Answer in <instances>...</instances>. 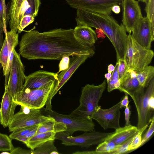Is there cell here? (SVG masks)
Instances as JSON below:
<instances>
[{
  "instance_id": "7bdbcfd3",
  "label": "cell",
  "mask_w": 154,
  "mask_h": 154,
  "mask_svg": "<svg viewBox=\"0 0 154 154\" xmlns=\"http://www.w3.org/2000/svg\"><path fill=\"white\" fill-rule=\"evenodd\" d=\"M119 66V63L116 62L114 70L112 72V76L111 79H119V77L118 68Z\"/></svg>"
},
{
  "instance_id": "ac0fdd59",
  "label": "cell",
  "mask_w": 154,
  "mask_h": 154,
  "mask_svg": "<svg viewBox=\"0 0 154 154\" xmlns=\"http://www.w3.org/2000/svg\"><path fill=\"white\" fill-rule=\"evenodd\" d=\"M18 105L5 88L0 109V123L4 128L8 126L14 116L16 108Z\"/></svg>"
},
{
  "instance_id": "484cf974",
  "label": "cell",
  "mask_w": 154,
  "mask_h": 154,
  "mask_svg": "<svg viewBox=\"0 0 154 154\" xmlns=\"http://www.w3.org/2000/svg\"><path fill=\"white\" fill-rule=\"evenodd\" d=\"M154 67L148 66L143 71L137 73V78L140 85L143 87L147 86L154 78Z\"/></svg>"
},
{
  "instance_id": "9a60e30c",
  "label": "cell",
  "mask_w": 154,
  "mask_h": 154,
  "mask_svg": "<svg viewBox=\"0 0 154 154\" xmlns=\"http://www.w3.org/2000/svg\"><path fill=\"white\" fill-rule=\"evenodd\" d=\"M138 1L122 0V24L129 34L143 17Z\"/></svg>"
},
{
  "instance_id": "f907efd6",
  "label": "cell",
  "mask_w": 154,
  "mask_h": 154,
  "mask_svg": "<svg viewBox=\"0 0 154 154\" xmlns=\"http://www.w3.org/2000/svg\"><path fill=\"white\" fill-rule=\"evenodd\" d=\"M149 0H138V2H140L146 3Z\"/></svg>"
},
{
  "instance_id": "277c9868",
  "label": "cell",
  "mask_w": 154,
  "mask_h": 154,
  "mask_svg": "<svg viewBox=\"0 0 154 154\" xmlns=\"http://www.w3.org/2000/svg\"><path fill=\"white\" fill-rule=\"evenodd\" d=\"M154 56L152 50L146 49L136 42L131 34L128 35L124 60L128 68L137 73L149 66Z\"/></svg>"
},
{
  "instance_id": "c3c4849f",
  "label": "cell",
  "mask_w": 154,
  "mask_h": 154,
  "mask_svg": "<svg viewBox=\"0 0 154 154\" xmlns=\"http://www.w3.org/2000/svg\"><path fill=\"white\" fill-rule=\"evenodd\" d=\"M115 69V66L112 64H110L108 66L107 70L108 72L112 73L114 70Z\"/></svg>"
},
{
  "instance_id": "e0dca14e",
  "label": "cell",
  "mask_w": 154,
  "mask_h": 154,
  "mask_svg": "<svg viewBox=\"0 0 154 154\" xmlns=\"http://www.w3.org/2000/svg\"><path fill=\"white\" fill-rule=\"evenodd\" d=\"M57 73L39 70L26 76L22 90L34 89L47 85L57 79Z\"/></svg>"
},
{
  "instance_id": "f546056e",
  "label": "cell",
  "mask_w": 154,
  "mask_h": 154,
  "mask_svg": "<svg viewBox=\"0 0 154 154\" xmlns=\"http://www.w3.org/2000/svg\"><path fill=\"white\" fill-rule=\"evenodd\" d=\"M14 148L9 136L0 133V151H10Z\"/></svg>"
},
{
  "instance_id": "bcb514c9",
  "label": "cell",
  "mask_w": 154,
  "mask_h": 154,
  "mask_svg": "<svg viewBox=\"0 0 154 154\" xmlns=\"http://www.w3.org/2000/svg\"><path fill=\"white\" fill-rule=\"evenodd\" d=\"M112 11L116 14H119L121 11V9L118 5H114L112 8Z\"/></svg>"
},
{
  "instance_id": "5bb4252c",
  "label": "cell",
  "mask_w": 154,
  "mask_h": 154,
  "mask_svg": "<svg viewBox=\"0 0 154 154\" xmlns=\"http://www.w3.org/2000/svg\"><path fill=\"white\" fill-rule=\"evenodd\" d=\"M91 56L88 54L74 55L70 59L69 65L66 69L63 70L57 75V83L55 89L51 92L46 104L44 110H51V100L62 86L69 79L78 68Z\"/></svg>"
},
{
  "instance_id": "3957f363",
  "label": "cell",
  "mask_w": 154,
  "mask_h": 154,
  "mask_svg": "<svg viewBox=\"0 0 154 154\" xmlns=\"http://www.w3.org/2000/svg\"><path fill=\"white\" fill-rule=\"evenodd\" d=\"M106 80L98 85L88 84L82 88L79 105L70 114L80 119H92L91 116L99 106L100 98L106 86Z\"/></svg>"
},
{
  "instance_id": "ffe728a7",
  "label": "cell",
  "mask_w": 154,
  "mask_h": 154,
  "mask_svg": "<svg viewBox=\"0 0 154 154\" xmlns=\"http://www.w3.org/2000/svg\"><path fill=\"white\" fill-rule=\"evenodd\" d=\"M73 35L75 38L80 42L85 45L94 47L97 40L95 32L91 27L79 25L73 29Z\"/></svg>"
},
{
  "instance_id": "8992f818",
  "label": "cell",
  "mask_w": 154,
  "mask_h": 154,
  "mask_svg": "<svg viewBox=\"0 0 154 154\" xmlns=\"http://www.w3.org/2000/svg\"><path fill=\"white\" fill-rule=\"evenodd\" d=\"M54 81L38 88L22 90L17 95L14 101L20 106L40 109L46 104Z\"/></svg>"
},
{
  "instance_id": "cb8c5ba5",
  "label": "cell",
  "mask_w": 154,
  "mask_h": 154,
  "mask_svg": "<svg viewBox=\"0 0 154 154\" xmlns=\"http://www.w3.org/2000/svg\"><path fill=\"white\" fill-rule=\"evenodd\" d=\"M41 3V0H24L19 12V24L22 17L25 15H34L36 17L38 15Z\"/></svg>"
},
{
  "instance_id": "816d5d0a",
  "label": "cell",
  "mask_w": 154,
  "mask_h": 154,
  "mask_svg": "<svg viewBox=\"0 0 154 154\" xmlns=\"http://www.w3.org/2000/svg\"><path fill=\"white\" fill-rule=\"evenodd\" d=\"M3 153H4V154H5V153H7V154H10V152H2L1 153V154H3Z\"/></svg>"
},
{
  "instance_id": "30bf717a",
  "label": "cell",
  "mask_w": 154,
  "mask_h": 154,
  "mask_svg": "<svg viewBox=\"0 0 154 154\" xmlns=\"http://www.w3.org/2000/svg\"><path fill=\"white\" fill-rule=\"evenodd\" d=\"M43 112L46 115L53 118L56 121L64 123L66 128L65 132L70 135H72L76 131L89 132L95 130V125L92 121V119H79L72 116L70 114H60L52 110H44Z\"/></svg>"
},
{
  "instance_id": "7dc6e473",
  "label": "cell",
  "mask_w": 154,
  "mask_h": 154,
  "mask_svg": "<svg viewBox=\"0 0 154 154\" xmlns=\"http://www.w3.org/2000/svg\"><path fill=\"white\" fill-rule=\"evenodd\" d=\"M73 154H95V151H77L72 153Z\"/></svg>"
},
{
  "instance_id": "52a82bcc",
  "label": "cell",
  "mask_w": 154,
  "mask_h": 154,
  "mask_svg": "<svg viewBox=\"0 0 154 154\" xmlns=\"http://www.w3.org/2000/svg\"><path fill=\"white\" fill-rule=\"evenodd\" d=\"M85 132L83 134L74 137L65 131L56 133L55 140L62 141V144L66 146H79L88 148L93 145H98L105 140L113 132H101L94 130Z\"/></svg>"
},
{
  "instance_id": "74e56055",
  "label": "cell",
  "mask_w": 154,
  "mask_h": 154,
  "mask_svg": "<svg viewBox=\"0 0 154 154\" xmlns=\"http://www.w3.org/2000/svg\"><path fill=\"white\" fill-rule=\"evenodd\" d=\"M70 59L69 56H64L62 58L59 65V70L57 74L60 71L67 69L68 68Z\"/></svg>"
},
{
  "instance_id": "8fae6325",
  "label": "cell",
  "mask_w": 154,
  "mask_h": 154,
  "mask_svg": "<svg viewBox=\"0 0 154 154\" xmlns=\"http://www.w3.org/2000/svg\"><path fill=\"white\" fill-rule=\"evenodd\" d=\"M5 35L0 52V63L5 76V85H7L13 57V50L18 44V35L10 30L5 33Z\"/></svg>"
},
{
  "instance_id": "83f0119b",
  "label": "cell",
  "mask_w": 154,
  "mask_h": 154,
  "mask_svg": "<svg viewBox=\"0 0 154 154\" xmlns=\"http://www.w3.org/2000/svg\"><path fill=\"white\" fill-rule=\"evenodd\" d=\"M119 145L113 142L105 140L100 143L95 150V154H110L116 149Z\"/></svg>"
},
{
  "instance_id": "4dcf8cb0",
  "label": "cell",
  "mask_w": 154,
  "mask_h": 154,
  "mask_svg": "<svg viewBox=\"0 0 154 154\" xmlns=\"http://www.w3.org/2000/svg\"><path fill=\"white\" fill-rule=\"evenodd\" d=\"M149 125H147L143 128L138 129V132L135 135L129 146L128 151L136 149L141 146L142 134Z\"/></svg>"
},
{
  "instance_id": "5b68a950",
  "label": "cell",
  "mask_w": 154,
  "mask_h": 154,
  "mask_svg": "<svg viewBox=\"0 0 154 154\" xmlns=\"http://www.w3.org/2000/svg\"><path fill=\"white\" fill-rule=\"evenodd\" d=\"M154 95V78L148 85L142 87L139 90L134 93L131 97L135 105L138 115L137 128L140 129L147 125H149L152 117V111L149 106V98Z\"/></svg>"
},
{
  "instance_id": "d4e9b609",
  "label": "cell",
  "mask_w": 154,
  "mask_h": 154,
  "mask_svg": "<svg viewBox=\"0 0 154 154\" xmlns=\"http://www.w3.org/2000/svg\"><path fill=\"white\" fill-rule=\"evenodd\" d=\"M66 126L63 123L56 121H49L39 125L36 134L52 131L56 133L65 131Z\"/></svg>"
},
{
  "instance_id": "836d02e7",
  "label": "cell",
  "mask_w": 154,
  "mask_h": 154,
  "mask_svg": "<svg viewBox=\"0 0 154 154\" xmlns=\"http://www.w3.org/2000/svg\"><path fill=\"white\" fill-rule=\"evenodd\" d=\"M36 16L34 15H26L23 16L20 20L18 28V34L20 33L26 27L32 23Z\"/></svg>"
},
{
  "instance_id": "681fc988",
  "label": "cell",
  "mask_w": 154,
  "mask_h": 154,
  "mask_svg": "<svg viewBox=\"0 0 154 154\" xmlns=\"http://www.w3.org/2000/svg\"><path fill=\"white\" fill-rule=\"evenodd\" d=\"M104 76L106 79L107 82L111 79L112 76V73L108 72L105 74Z\"/></svg>"
},
{
  "instance_id": "d590c367",
  "label": "cell",
  "mask_w": 154,
  "mask_h": 154,
  "mask_svg": "<svg viewBox=\"0 0 154 154\" xmlns=\"http://www.w3.org/2000/svg\"><path fill=\"white\" fill-rule=\"evenodd\" d=\"M150 124L146 132L142 138L141 146L147 141L153 134L154 131V116H153Z\"/></svg>"
},
{
  "instance_id": "6da1fadb",
  "label": "cell",
  "mask_w": 154,
  "mask_h": 154,
  "mask_svg": "<svg viewBox=\"0 0 154 154\" xmlns=\"http://www.w3.org/2000/svg\"><path fill=\"white\" fill-rule=\"evenodd\" d=\"M73 29H55L42 32L32 29L22 36L20 55L28 60H61L64 56L95 53L94 47L83 44L75 38Z\"/></svg>"
},
{
  "instance_id": "f6af8a7d",
  "label": "cell",
  "mask_w": 154,
  "mask_h": 154,
  "mask_svg": "<svg viewBox=\"0 0 154 154\" xmlns=\"http://www.w3.org/2000/svg\"><path fill=\"white\" fill-rule=\"evenodd\" d=\"M149 108L153 110L154 109V95L151 96L149 99Z\"/></svg>"
},
{
  "instance_id": "d6986e66",
  "label": "cell",
  "mask_w": 154,
  "mask_h": 154,
  "mask_svg": "<svg viewBox=\"0 0 154 154\" xmlns=\"http://www.w3.org/2000/svg\"><path fill=\"white\" fill-rule=\"evenodd\" d=\"M121 83L118 89L131 96L142 87L137 78V72L129 68L120 80Z\"/></svg>"
},
{
  "instance_id": "4fadbf2b",
  "label": "cell",
  "mask_w": 154,
  "mask_h": 154,
  "mask_svg": "<svg viewBox=\"0 0 154 154\" xmlns=\"http://www.w3.org/2000/svg\"><path fill=\"white\" fill-rule=\"evenodd\" d=\"M120 101L108 109H104L99 106L95 109L91 118L97 121L104 130L112 128L116 130L120 127Z\"/></svg>"
},
{
  "instance_id": "7402d4cb",
  "label": "cell",
  "mask_w": 154,
  "mask_h": 154,
  "mask_svg": "<svg viewBox=\"0 0 154 154\" xmlns=\"http://www.w3.org/2000/svg\"><path fill=\"white\" fill-rule=\"evenodd\" d=\"M24 0H11L7 14V20L9 21L11 30L16 32L19 25L18 17L20 9Z\"/></svg>"
},
{
  "instance_id": "7c38bea8",
  "label": "cell",
  "mask_w": 154,
  "mask_h": 154,
  "mask_svg": "<svg viewBox=\"0 0 154 154\" xmlns=\"http://www.w3.org/2000/svg\"><path fill=\"white\" fill-rule=\"evenodd\" d=\"M122 0H66L71 7L76 9L110 15L112 7L122 3Z\"/></svg>"
},
{
  "instance_id": "8d00e7d4",
  "label": "cell",
  "mask_w": 154,
  "mask_h": 154,
  "mask_svg": "<svg viewBox=\"0 0 154 154\" xmlns=\"http://www.w3.org/2000/svg\"><path fill=\"white\" fill-rule=\"evenodd\" d=\"M117 62L119 63L118 71L119 79L120 80L128 68L124 60L119 59Z\"/></svg>"
},
{
  "instance_id": "7a4b0ae2",
  "label": "cell",
  "mask_w": 154,
  "mask_h": 154,
  "mask_svg": "<svg viewBox=\"0 0 154 154\" xmlns=\"http://www.w3.org/2000/svg\"><path fill=\"white\" fill-rule=\"evenodd\" d=\"M77 26H86L102 31L109 39L116 52L117 61L124 60L128 35L122 23L119 24L110 15L76 9Z\"/></svg>"
},
{
  "instance_id": "f35d334b",
  "label": "cell",
  "mask_w": 154,
  "mask_h": 154,
  "mask_svg": "<svg viewBox=\"0 0 154 154\" xmlns=\"http://www.w3.org/2000/svg\"><path fill=\"white\" fill-rule=\"evenodd\" d=\"M32 150H27L22 148L20 147L14 148L10 151V154H32Z\"/></svg>"
},
{
  "instance_id": "b9f144b4",
  "label": "cell",
  "mask_w": 154,
  "mask_h": 154,
  "mask_svg": "<svg viewBox=\"0 0 154 154\" xmlns=\"http://www.w3.org/2000/svg\"><path fill=\"white\" fill-rule=\"evenodd\" d=\"M120 107L121 108L122 107H125L128 105L129 101L128 100V94L125 93V96L123 99L120 100Z\"/></svg>"
},
{
  "instance_id": "f1b7e54d",
  "label": "cell",
  "mask_w": 154,
  "mask_h": 154,
  "mask_svg": "<svg viewBox=\"0 0 154 154\" xmlns=\"http://www.w3.org/2000/svg\"><path fill=\"white\" fill-rule=\"evenodd\" d=\"M145 10L146 17L150 23L152 36L154 39V0H149L146 3Z\"/></svg>"
},
{
  "instance_id": "ee69618b",
  "label": "cell",
  "mask_w": 154,
  "mask_h": 154,
  "mask_svg": "<svg viewBox=\"0 0 154 154\" xmlns=\"http://www.w3.org/2000/svg\"><path fill=\"white\" fill-rule=\"evenodd\" d=\"M3 29H1L0 27V52L3 45L4 43V41L3 40ZM2 67L1 64L0 63V72L1 69Z\"/></svg>"
},
{
  "instance_id": "1f68e13d",
  "label": "cell",
  "mask_w": 154,
  "mask_h": 154,
  "mask_svg": "<svg viewBox=\"0 0 154 154\" xmlns=\"http://www.w3.org/2000/svg\"><path fill=\"white\" fill-rule=\"evenodd\" d=\"M7 14L5 0H0V27L4 32L7 31ZM8 22V21H7Z\"/></svg>"
},
{
  "instance_id": "44dd1931",
  "label": "cell",
  "mask_w": 154,
  "mask_h": 154,
  "mask_svg": "<svg viewBox=\"0 0 154 154\" xmlns=\"http://www.w3.org/2000/svg\"><path fill=\"white\" fill-rule=\"evenodd\" d=\"M138 129L137 127L131 125L123 127H120L106 140L113 142L116 145H119L136 134Z\"/></svg>"
},
{
  "instance_id": "e575fe53",
  "label": "cell",
  "mask_w": 154,
  "mask_h": 154,
  "mask_svg": "<svg viewBox=\"0 0 154 154\" xmlns=\"http://www.w3.org/2000/svg\"><path fill=\"white\" fill-rule=\"evenodd\" d=\"M136 134L131 137L122 144L119 145L110 154H121L128 152L129 146Z\"/></svg>"
},
{
  "instance_id": "4316f807",
  "label": "cell",
  "mask_w": 154,
  "mask_h": 154,
  "mask_svg": "<svg viewBox=\"0 0 154 154\" xmlns=\"http://www.w3.org/2000/svg\"><path fill=\"white\" fill-rule=\"evenodd\" d=\"M54 140H48L34 150L32 149V154H51L54 151H58L54 145Z\"/></svg>"
},
{
  "instance_id": "ab89813d",
  "label": "cell",
  "mask_w": 154,
  "mask_h": 154,
  "mask_svg": "<svg viewBox=\"0 0 154 154\" xmlns=\"http://www.w3.org/2000/svg\"><path fill=\"white\" fill-rule=\"evenodd\" d=\"M124 113L125 123V126H128L131 125L130 119L131 112L130 109V106L128 105L125 107Z\"/></svg>"
},
{
  "instance_id": "d6a6232c",
  "label": "cell",
  "mask_w": 154,
  "mask_h": 154,
  "mask_svg": "<svg viewBox=\"0 0 154 154\" xmlns=\"http://www.w3.org/2000/svg\"><path fill=\"white\" fill-rule=\"evenodd\" d=\"M39 125L19 128L12 131L9 137L12 139L16 140L18 138L24 136L30 131L38 126Z\"/></svg>"
},
{
  "instance_id": "603a6c76",
  "label": "cell",
  "mask_w": 154,
  "mask_h": 154,
  "mask_svg": "<svg viewBox=\"0 0 154 154\" xmlns=\"http://www.w3.org/2000/svg\"><path fill=\"white\" fill-rule=\"evenodd\" d=\"M56 133L49 131L36 134L25 143L30 149L34 150L44 143L51 140H55Z\"/></svg>"
},
{
  "instance_id": "60d3db41",
  "label": "cell",
  "mask_w": 154,
  "mask_h": 154,
  "mask_svg": "<svg viewBox=\"0 0 154 154\" xmlns=\"http://www.w3.org/2000/svg\"><path fill=\"white\" fill-rule=\"evenodd\" d=\"M119 79H111L107 82V91L109 92L116 89V85L119 80Z\"/></svg>"
},
{
  "instance_id": "9c48e42d",
  "label": "cell",
  "mask_w": 154,
  "mask_h": 154,
  "mask_svg": "<svg viewBox=\"0 0 154 154\" xmlns=\"http://www.w3.org/2000/svg\"><path fill=\"white\" fill-rule=\"evenodd\" d=\"M13 57L7 85L5 86L14 100L17 95L22 90L26 76L20 55L13 50Z\"/></svg>"
},
{
  "instance_id": "2e32d148",
  "label": "cell",
  "mask_w": 154,
  "mask_h": 154,
  "mask_svg": "<svg viewBox=\"0 0 154 154\" xmlns=\"http://www.w3.org/2000/svg\"><path fill=\"white\" fill-rule=\"evenodd\" d=\"M132 32L131 35L136 42L146 49H150L154 39L152 36L150 23L146 17L142 18Z\"/></svg>"
},
{
  "instance_id": "ba28073f",
  "label": "cell",
  "mask_w": 154,
  "mask_h": 154,
  "mask_svg": "<svg viewBox=\"0 0 154 154\" xmlns=\"http://www.w3.org/2000/svg\"><path fill=\"white\" fill-rule=\"evenodd\" d=\"M21 106L20 110L14 114L8 126L10 132L19 128L55 120L52 117L43 115L40 109H30L23 106Z\"/></svg>"
}]
</instances>
